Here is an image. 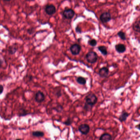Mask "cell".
Returning a JSON list of instances; mask_svg holds the SVG:
<instances>
[{"label":"cell","instance_id":"14","mask_svg":"<svg viewBox=\"0 0 140 140\" xmlns=\"http://www.w3.org/2000/svg\"><path fill=\"white\" fill-rule=\"evenodd\" d=\"M98 49L104 56H107L108 54L107 47L105 46H100L98 47Z\"/></svg>","mask_w":140,"mask_h":140},{"label":"cell","instance_id":"2","mask_svg":"<svg viewBox=\"0 0 140 140\" xmlns=\"http://www.w3.org/2000/svg\"><path fill=\"white\" fill-rule=\"evenodd\" d=\"M85 58L88 63L94 64L98 61V55L96 52L91 51L86 54Z\"/></svg>","mask_w":140,"mask_h":140},{"label":"cell","instance_id":"17","mask_svg":"<svg viewBox=\"0 0 140 140\" xmlns=\"http://www.w3.org/2000/svg\"><path fill=\"white\" fill-rule=\"evenodd\" d=\"M17 51V48H16V46H11L8 49V52L9 54L11 55H13L15 54Z\"/></svg>","mask_w":140,"mask_h":140},{"label":"cell","instance_id":"6","mask_svg":"<svg viewBox=\"0 0 140 140\" xmlns=\"http://www.w3.org/2000/svg\"><path fill=\"white\" fill-rule=\"evenodd\" d=\"M90 127L88 125L86 124H83L79 126L78 130L83 135H86L90 131Z\"/></svg>","mask_w":140,"mask_h":140},{"label":"cell","instance_id":"13","mask_svg":"<svg viewBox=\"0 0 140 140\" xmlns=\"http://www.w3.org/2000/svg\"><path fill=\"white\" fill-rule=\"evenodd\" d=\"M99 139L100 140H111L112 139V138L110 133H104L101 136Z\"/></svg>","mask_w":140,"mask_h":140},{"label":"cell","instance_id":"25","mask_svg":"<svg viewBox=\"0 0 140 140\" xmlns=\"http://www.w3.org/2000/svg\"><path fill=\"white\" fill-rule=\"evenodd\" d=\"M4 61H3V59H2L0 58V68L3 67Z\"/></svg>","mask_w":140,"mask_h":140},{"label":"cell","instance_id":"19","mask_svg":"<svg viewBox=\"0 0 140 140\" xmlns=\"http://www.w3.org/2000/svg\"><path fill=\"white\" fill-rule=\"evenodd\" d=\"M88 44L89 45H90L91 46L94 47V46H96V45H97V42L96 39H93L89 40L88 41Z\"/></svg>","mask_w":140,"mask_h":140},{"label":"cell","instance_id":"12","mask_svg":"<svg viewBox=\"0 0 140 140\" xmlns=\"http://www.w3.org/2000/svg\"><path fill=\"white\" fill-rule=\"evenodd\" d=\"M133 29L136 32L140 33V20L134 22L133 25Z\"/></svg>","mask_w":140,"mask_h":140},{"label":"cell","instance_id":"3","mask_svg":"<svg viewBox=\"0 0 140 140\" xmlns=\"http://www.w3.org/2000/svg\"><path fill=\"white\" fill-rule=\"evenodd\" d=\"M81 46L79 44H75L71 45L70 48V51L72 55L74 56H77L80 54L81 51Z\"/></svg>","mask_w":140,"mask_h":140},{"label":"cell","instance_id":"11","mask_svg":"<svg viewBox=\"0 0 140 140\" xmlns=\"http://www.w3.org/2000/svg\"><path fill=\"white\" fill-rule=\"evenodd\" d=\"M130 114L126 111H123L119 117V120L121 122H125Z\"/></svg>","mask_w":140,"mask_h":140},{"label":"cell","instance_id":"20","mask_svg":"<svg viewBox=\"0 0 140 140\" xmlns=\"http://www.w3.org/2000/svg\"><path fill=\"white\" fill-rule=\"evenodd\" d=\"M54 110L57 111L58 113H61L63 110V107L61 105H58L57 107L54 108Z\"/></svg>","mask_w":140,"mask_h":140},{"label":"cell","instance_id":"21","mask_svg":"<svg viewBox=\"0 0 140 140\" xmlns=\"http://www.w3.org/2000/svg\"><path fill=\"white\" fill-rule=\"evenodd\" d=\"M73 123V120L71 118H68L65 121L63 122V124L66 126L71 125Z\"/></svg>","mask_w":140,"mask_h":140},{"label":"cell","instance_id":"18","mask_svg":"<svg viewBox=\"0 0 140 140\" xmlns=\"http://www.w3.org/2000/svg\"><path fill=\"white\" fill-rule=\"evenodd\" d=\"M117 35L119 37V38L123 40H125L126 39L125 34L123 31H120L118 33Z\"/></svg>","mask_w":140,"mask_h":140},{"label":"cell","instance_id":"4","mask_svg":"<svg viewBox=\"0 0 140 140\" xmlns=\"http://www.w3.org/2000/svg\"><path fill=\"white\" fill-rule=\"evenodd\" d=\"M63 16L65 18L68 19H71L74 17L75 15V12L71 9H66L63 12Z\"/></svg>","mask_w":140,"mask_h":140},{"label":"cell","instance_id":"8","mask_svg":"<svg viewBox=\"0 0 140 140\" xmlns=\"http://www.w3.org/2000/svg\"><path fill=\"white\" fill-rule=\"evenodd\" d=\"M45 10L46 13L49 15H54L56 12V8L52 4L46 5Z\"/></svg>","mask_w":140,"mask_h":140},{"label":"cell","instance_id":"23","mask_svg":"<svg viewBox=\"0 0 140 140\" xmlns=\"http://www.w3.org/2000/svg\"><path fill=\"white\" fill-rule=\"evenodd\" d=\"M75 31L76 33H82V29L79 26H77V27L75 28Z\"/></svg>","mask_w":140,"mask_h":140},{"label":"cell","instance_id":"10","mask_svg":"<svg viewBox=\"0 0 140 140\" xmlns=\"http://www.w3.org/2000/svg\"><path fill=\"white\" fill-rule=\"evenodd\" d=\"M115 49L117 52L121 54L124 53L125 51L126 48L124 44H119L116 45Z\"/></svg>","mask_w":140,"mask_h":140},{"label":"cell","instance_id":"27","mask_svg":"<svg viewBox=\"0 0 140 140\" xmlns=\"http://www.w3.org/2000/svg\"><path fill=\"white\" fill-rule=\"evenodd\" d=\"M4 1H10L11 0H4Z\"/></svg>","mask_w":140,"mask_h":140},{"label":"cell","instance_id":"15","mask_svg":"<svg viewBox=\"0 0 140 140\" xmlns=\"http://www.w3.org/2000/svg\"><path fill=\"white\" fill-rule=\"evenodd\" d=\"M32 134L33 137H37V138L43 137L44 136V133L43 131H33L32 132Z\"/></svg>","mask_w":140,"mask_h":140},{"label":"cell","instance_id":"16","mask_svg":"<svg viewBox=\"0 0 140 140\" xmlns=\"http://www.w3.org/2000/svg\"><path fill=\"white\" fill-rule=\"evenodd\" d=\"M76 81L78 84L82 85H85L86 83V79L83 77H79L76 79Z\"/></svg>","mask_w":140,"mask_h":140},{"label":"cell","instance_id":"26","mask_svg":"<svg viewBox=\"0 0 140 140\" xmlns=\"http://www.w3.org/2000/svg\"><path fill=\"white\" fill-rule=\"evenodd\" d=\"M136 128L138 130H139L140 131V124L136 126Z\"/></svg>","mask_w":140,"mask_h":140},{"label":"cell","instance_id":"24","mask_svg":"<svg viewBox=\"0 0 140 140\" xmlns=\"http://www.w3.org/2000/svg\"><path fill=\"white\" fill-rule=\"evenodd\" d=\"M4 91V87L2 85L0 84V95L3 93Z\"/></svg>","mask_w":140,"mask_h":140},{"label":"cell","instance_id":"7","mask_svg":"<svg viewBox=\"0 0 140 140\" xmlns=\"http://www.w3.org/2000/svg\"><path fill=\"white\" fill-rule=\"evenodd\" d=\"M45 95L44 93L41 91H38L36 93L35 96V101L38 103H41L45 100Z\"/></svg>","mask_w":140,"mask_h":140},{"label":"cell","instance_id":"9","mask_svg":"<svg viewBox=\"0 0 140 140\" xmlns=\"http://www.w3.org/2000/svg\"><path fill=\"white\" fill-rule=\"evenodd\" d=\"M109 72L110 71L108 68L105 67H104L99 70L98 74L101 78H106L108 76Z\"/></svg>","mask_w":140,"mask_h":140},{"label":"cell","instance_id":"22","mask_svg":"<svg viewBox=\"0 0 140 140\" xmlns=\"http://www.w3.org/2000/svg\"><path fill=\"white\" fill-rule=\"evenodd\" d=\"M55 95L58 98H59L60 97H61V95H62L61 90H56L55 92Z\"/></svg>","mask_w":140,"mask_h":140},{"label":"cell","instance_id":"1","mask_svg":"<svg viewBox=\"0 0 140 140\" xmlns=\"http://www.w3.org/2000/svg\"><path fill=\"white\" fill-rule=\"evenodd\" d=\"M98 97L93 93L88 94L85 98V103L84 109L86 111H91L92 108L98 102Z\"/></svg>","mask_w":140,"mask_h":140},{"label":"cell","instance_id":"5","mask_svg":"<svg viewBox=\"0 0 140 140\" xmlns=\"http://www.w3.org/2000/svg\"><path fill=\"white\" fill-rule=\"evenodd\" d=\"M100 19L103 23H106L110 21L111 20V15L108 12H105L101 14L100 17Z\"/></svg>","mask_w":140,"mask_h":140}]
</instances>
